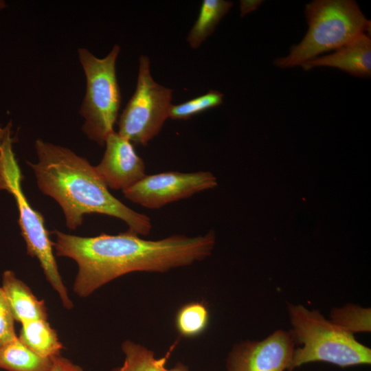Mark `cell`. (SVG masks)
I'll use <instances>...</instances> for the list:
<instances>
[{"mask_svg":"<svg viewBox=\"0 0 371 371\" xmlns=\"http://www.w3.org/2000/svg\"><path fill=\"white\" fill-rule=\"evenodd\" d=\"M329 319L347 332L370 333L371 331V308L354 304L334 307Z\"/></svg>","mask_w":371,"mask_h":371,"instance_id":"e0dca14e","label":"cell"},{"mask_svg":"<svg viewBox=\"0 0 371 371\" xmlns=\"http://www.w3.org/2000/svg\"><path fill=\"white\" fill-rule=\"evenodd\" d=\"M295 348L288 371L311 362H326L341 368L370 365L371 349L351 334L324 317L317 310L287 303Z\"/></svg>","mask_w":371,"mask_h":371,"instance_id":"3957f363","label":"cell"},{"mask_svg":"<svg viewBox=\"0 0 371 371\" xmlns=\"http://www.w3.org/2000/svg\"><path fill=\"white\" fill-rule=\"evenodd\" d=\"M172 93L153 79L149 58L141 56L136 89L120 117L117 133L146 146L169 117Z\"/></svg>","mask_w":371,"mask_h":371,"instance_id":"52a82bcc","label":"cell"},{"mask_svg":"<svg viewBox=\"0 0 371 371\" xmlns=\"http://www.w3.org/2000/svg\"><path fill=\"white\" fill-rule=\"evenodd\" d=\"M301 66L304 70L317 67H334L352 76L368 78L371 75L370 36L366 33L360 34L335 52L316 57Z\"/></svg>","mask_w":371,"mask_h":371,"instance_id":"8fae6325","label":"cell"},{"mask_svg":"<svg viewBox=\"0 0 371 371\" xmlns=\"http://www.w3.org/2000/svg\"><path fill=\"white\" fill-rule=\"evenodd\" d=\"M233 3L223 0H203L199 16L187 37L192 48H198L214 30Z\"/></svg>","mask_w":371,"mask_h":371,"instance_id":"2e32d148","label":"cell"},{"mask_svg":"<svg viewBox=\"0 0 371 371\" xmlns=\"http://www.w3.org/2000/svg\"><path fill=\"white\" fill-rule=\"evenodd\" d=\"M52 365L48 371H85L80 366L60 354L51 358Z\"/></svg>","mask_w":371,"mask_h":371,"instance_id":"44dd1931","label":"cell"},{"mask_svg":"<svg viewBox=\"0 0 371 371\" xmlns=\"http://www.w3.org/2000/svg\"><path fill=\"white\" fill-rule=\"evenodd\" d=\"M208 171L164 172L146 175L123 191L126 199L147 209H159L170 203L185 199L216 186Z\"/></svg>","mask_w":371,"mask_h":371,"instance_id":"ba28073f","label":"cell"},{"mask_svg":"<svg viewBox=\"0 0 371 371\" xmlns=\"http://www.w3.org/2000/svg\"><path fill=\"white\" fill-rule=\"evenodd\" d=\"M308 31L289 54L275 65L289 68L302 65L322 53L337 50L354 38L370 30V21L352 0H316L306 5Z\"/></svg>","mask_w":371,"mask_h":371,"instance_id":"5b68a950","label":"cell"},{"mask_svg":"<svg viewBox=\"0 0 371 371\" xmlns=\"http://www.w3.org/2000/svg\"><path fill=\"white\" fill-rule=\"evenodd\" d=\"M5 5V2L4 1L0 0V10L3 9Z\"/></svg>","mask_w":371,"mask_h":371,"instance_id":"603a6c76","label":"cell"},{"mask_svg":"<svg viewBox=\"0 0 371 371\" xmlns=\"http://www.w3.org/2000/svg\"><path fill=\"white\" fill-rule=\"evenodd\" d=\"M223 94L215 90L196 97L179 104H171L169 117L172 120H188L223 103Z\"/></svg>","mask_w":371,"mask_h":371,"instance_id":"d6986e66","label":"cell"},{"mask_svg":"<svg viewBox=\"0 0 371 371\" xmlns=\"http://www.w3.org/2000/svg\"><path fill=\"white\" fill-rule=\"evenodd\" d=\"M120 48L113 46L102 58L95 57L87 49H78V58L86 77L85 95L80 109L85 122L82 131L91 140L104 146L114 131L121 104L115 63Z\"/></svg>","mask_w":371,"mask_h":371,"instance_id":"8992f818","label":"cell"},{"mask_svg":"<svg viewBox=\"0 0 371 371\" xmlns=\"http://www.w3.org/2000/svg\"><path fill=\"white\" fill-rule=\"evenodd\" d=\"M11 128V121L0 126V190H5L14 197L27 253L38 260L47 281L58 294L63 307L69 310L74 304L58 270L54 242L49 238L43 216L30 205L21 188L23 177L13 151Z\"/></svg>","mask_w":371,"mask_h":371,"instance_id":"277c9868","label":"cell"},{"mask_svg":"<svg viewBox=\"0 0 371 371\" xmlns=\"http://www.w3.org/2000/svg\"><path fill=\"white\" fill-rule=\"evenodd\" d=\"M51 358L40 356L17 337L0 347V368L7 371H48Z\"/></svg>","mask_w":371,"mask_h":371,"instance_id":"5bb4252c","label":"cell"},{"mask_svg":"<svg viewBox=\"0 0 371 371\" xmlns=\"http://www.w3.org/2000/svg\"><path fill=\"white\" fill-rule=\"evenodd\" d=\"M15 319L0 287V347L15 340L18 335L15 331Z\"/></svg>","mask_w":371,"mask_h":371,"instance_id":"ffe728a7","label":"cell"},{"mask_svg":"<svg viewBox=\"0 0 371 371\" xmlns=\"http://www.w3.org/2000/svg\"><path fill=\"white\" fill-rule=\"evenodd\" d=\"M104 145V155L95 169L108 188L123 192L146 175L144 161L129 140L113 131Z\"/></svg>","mask_w":371,"mask_h":371,"instance_id":"30bf717a","label":"cell"},{"mask_svg":"<svg viewBox=\"0 0 371 371\" xmlns=\"http://www.w3.org/2000/svg\"><path fill=\"white\" fill-rule=\"evenodd\" d=\"M209 319V311L205 304L201 302H191L179 308L175 324L181 336L194 337L204 332Z\"/></svg>","mask_w":371,"mask_h":371,"instance_id":"ac0fdd59","label":"cell"},{"mask_svg":"<svg viewBox=\"0 0 371 371\" xmlns=\"http://www.w3.org/2000/svg\"><path fill=\"white\" fill-rule=\"evenodd\" d=\"M262 3V1L260 0H246V1H241L240 4V11H241V16H243L244 15L248 14L249 12H251L256 9H257L259 5Z\"/></svg>","mask_w":371,"mask_h":371,"instance_id":"7402d4cb","label":"cell"},{"mask_svg":"<svg viewBox=\"0 0 371 371\" xmlns=\"http://www.w3.org/2000/svg\"><path fill=\"white\" fill-rule=\"evenodd\" d=\"M19 339L37 355L52 358L60 354L63 346L57 332L47 319H36L21 324Z\"/></svg>","mask_w":371,"mask_h":371,"instance_id":"4fadbf2b","label":"cell"},{"mask_svg":"<svg viewBox=\"0 0 371 371\" xmlns=\"http://www.w3.org/2000/svg\"><path fill=\"white\" fill-rule=\"evenodd\" d=\"M295 344L290 332L283 329H278L261 340H246L229 352L227 371L289 370Z\"/></svg>","mask_w":371,"mask_h":371,"instance_id":"9c48e42d","label":"cell"},{"mask_svg":"<svg viewBox=\"0 0 371 371\" xmlns=\"http://www.w3.org/2000/svg\"><path fill=\"white\" fill-rule=\"evenodd\" d=\"M122 350L125 357L124 363L112 371H189L181 363L171 369L167 368L166 364L170 352L164 357L156 359L153 351L129 340L123 342Z\"/></svg>","mask_w":371,"mask_h":371,"instance_id":"9a60e30c","label":"cell"},{"mask_svg":"<svg viewBox=\"0 0 371 371\" xmlns=\"http://www.w3.org/2000/svg\"><path fill=\"white\" fill-rule=\"evenodd\" d=\"M35 149L38 161L27 164L34 172L40 190L59 204L70 229L82 225L84 215L100 214L122 220L128 232L137 235L150 232L149 216L115 198L86 159L43 139L36 140Z\"/></svg>","mask_w":371,"mask_h":371,"instance_id":"7a4b0ae2","label":"cell"},{"mask_svg":"<svg viewBox=\"0 0 371 371\" xmlns=\"http://www.w3.org/2000/svg\"><path fill=\"white\" fill-rule=\"evenodd\" d=\"M1 287L16 322L22 324L36 319H47V308L44 300L38 299L14 271L6 270L3 273Z\"/></svg>","mask_w":371,"mask_h":371,"instance_id":"7c38bea8","label":"cell"},{"mask_svg":"<svg viewBox=\"0 0 371 371\" xmlns=\"http://www.w3.org/2000/svg\"><path fill=\"white\" fill-rule=\"evenodd\" d=\"M55 254L74 260L78 265L73 291L87 297L100 287L134 271L166 272L208 257L214 234L189 237L172 235L152 240L130 232L82 237L54 230Z\"/></svg>","mask_w":371,"mask_h":371,"instance_id":"6da1fadb","label":"cell"}]
</instances>
